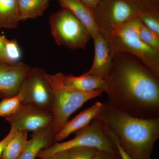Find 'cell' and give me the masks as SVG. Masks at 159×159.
Listing matches in <instances>:
<instances>
[{
  "label": "cell",
  "instance_id": "6da1fadb",
  "mask_svg": "<svg viewBox=\"0 0 159 159\" xmlns=\"http://www.w3.org/2000/svg\"><path fill=\"white\" fill-rule=\"evenodd\" d=\"M102 90L113 107L131 116L159 118V74L132 54L117 52Z\"/></svg>",
  "mask_w": 159,
  "mask_h": 159
},
{
  "label": "cell",
  "instance_id": "7a4b0ae2",
  "mask_svg": "<svg viewBox=\"0 0 159 159\" xmlns=\"http://www.w3.org/2000/svg\"><path fill=\"white\" fill-rule=\"evenodd\" d=\"M96 118L113 134L132 159H151L155 143L159 139V118L131 116L105 102Z\"/></svg>",
  "mask_w": 159,
  "mask_h": 159
},
{
  "label": "cell",
  "instance_id": "3957f363",
  "mask_svg": "<svg viewBox=\"0 0 159 159\" xmlns=\"http://www.w3.org/2000/svg\"><path fill=\"white\" fill-rule=\"evenodd\" d=\"M141 24L137 18L101 33L107 41L112 55L117 52L132 54L159 74V53L142 41L139 34Z\"/></svg>",
  "mask_w": 159,
  "mask_h": 159
},
{
  "label": "cell",
  "instance_id": "277c9868",
  "mask_svg": "<svg viewBox=\"0 0 159 159\" xmlns=\"http://www.w3.org/2000/svg\"><path fill=\"white\" fill-rule=\"evenodd\" d=\"M53 93L52 126L57 134L62 128L69 118L89 100L102 96L101 89L84 92L70 88L61 82L57 74H47Z\"/></svg>",
  "mask_w": 159,
  "mask_h": 159
},
{
  "label": "cell",
  "instance_id": "5b68a950",
  "mask_svg": "<svg viewBox=\"0 0 159 159\" xmlns=\"http://www.w3.org/2000/svg\"><path fill=\"white\" fill-rule=\"evenodd\" d=\"M75 137L67 142H57L41 152L38 157L43 159L60 152L77 147H88L111 153H118L116 147L102 122L95 118L89 125L74 133Z\"/></svg>",
  "mask_w": 159,
  "mask_h": 159
},
{
  "label": "cell",
  "instance_id": "8992f818",
  "mask_svg": "<svg viewBox=\"0 0 159 159\" xmlns=\"http://www.w3.org/2000/svg\"><path fill=\"white\" fill-rule=\"evenodd\" d=\"M51 34L58 46L72 50L85 49L91 34L69 9H62L51 15L49 19Z\"/></svg>",
  "mask_w": 159,
  "mask_h": 159
},
{
  "label": "cell",
  "instance_id": "52a82bcc",
  "mask_svg": "<svg viewBox=\"0 0 159 159\" xmlns=\"http://www.w3.org/2000/svg\"><path fill=\"white\" fill-rule=\"evenodd\" d=\"M142 8L134 0H101L92 11L102 32L139 18Z\"/></svg>",
  "mask_w": 159,
  "mask_h": 159
},
{
  "label": "cell",
  "instance_id": "ba28073f",
  "mask_svg": "<svg viewBox=\"0 0 159 159\" xmlns=\"http://www.w3.org/2000/svg\"><path fill=\"white\" fill-rule=\"evenodd\" d=\"M47 75L42 68L31 67L19 93L22 97L23 104L33 106L51 112L53 93Z\"/></svg>",
  "mask_w": 159,
  "mask_h": 159
},
{
  "label": "cell",
  "instance_id": "9c48e42d",
  "mask_svg": "<svg viewBox=\"0 0 159 159\" xmlns=\"http://www.w3.org/2000/svg\"><path fill=\"white\" fill-rule=\"evenodd\" d=\"M5 119L15 130L28 133L47 127L53 122L51 112L23 103L14 114Z\"/></svg>",
  "mask_w": 159,
  "mask_h": 159
},
{
  "label": "cell",
  "instance_id": "30bf717a",
  "mask_svg": "<svg viewBox=\"0 0 159 159\" xmlns=\"http://www.w3.org/2000/svg\"><path fill=\"white\" fill-rule=\"evenodd\" d=\"M31 67L19 61L15 63L0 62V97L2 99L16 96Z\"/></svg>",
  "mask_w": 159,
  "mask_h": 159
},
{
  "label": "cell",
  "instance_id": "8fae6325",
  "mask_svg": "<svg viewBox=\"0 0 159 159\" xmlns=\"http://www.w3.org/2000/svg\"><path fill=\"white\" fill-rule=\"evenodd\" d=\"M94 43L93 61L87 74L105 80L112 65V55L107 41L102 33L93 39Z\"/></svg>",
  "mask_w": 159,
  "mask_h": 159
},
{
  "label": "cell",
  "instance_id": "7c38bea8",
  "mask_svg": "<svg viewBox=\"0 0 159 159\" xmlns=\"http://www.w3.org/2000/svg\"><path fill=\"white\" fill-rule=\"evenodd\" d=\"M56 133L52 125L32 132L21 155L18 159H35L41 152L49 148L55 141Z\"/></svg>",
  "mask_w": 159,
  "mask_h": 159
},
{
  "label": "cell",
  "instance_id": "4fadbf2b",
  "mask_svg": "<svg viewBox=\"0 0 159 159\" xmlns=\"http://www.w3.org/2000/svg\"><path fill=\"white\" fill-rule=\"evenodd\" d=\"M102 106V102L97 101L94 105L80 113L72 120H68L56 134L55 142H61L71 134L87 126L99 115Z\"/></svg>",
  "mask_w": 159,
  "mask_h": 159
},
{
  "label": "cell",
  "instance_id": "5bb4252c",
  "mask_svg": "<svg viewBox=\"0 0 159 159\" xmlns=\"http://www.w3.org/2000/svg\"><path fill=\"white\" fill-rule=\"evenodd\" d=\"M62 8L69 9L85 26L93 39L101 30L94 18L93 11L80 0H58Z\"/></svg>",
  "mask_w": 159,
  "mask_h": 159
},
{
  "label": "cell",
  "instance_id": "9a60e30c",
  "mask_svg": "<svg viewBox=\"0 0 159 159\" xmlns=\"http://www.w3.org/2000/svg\"><path fill=\"white\" fill-rule=\"evenodd\" d=\"M57 74L64 85L80 92H90L99 89L102 90L105 83L104 80L89 75L86 73L79 76L66 75L61 73H57Z\"/></svg>",
  "mask_w": 159,
  "mask_h": 159
},
{
  "label": "cell",
  "instance_id": "2e32d148",
  "mask_svg": "<svg viewBox=\"0 0 159 159\" xmlns=\"http://www.w3.org/2000/svg\"><path fill=\"white\" fill-rule=\"evenodd\" d=\"M20 22L18 0H0V29H16Z\"/></svg>",
  "mask_w": 159,
  "mask_h": 159
},
{
  "label": "cell",
  "instance_id": "e0dca14e",
  "mask_svg": "<svg viewBox=\"0 0 159 159\" xmlns=\"http://www.w3.org/2000/svg\"><path fill=\"white\" fill-rule=\"evenodd\" d=\"M49 0H18L20 21L42 16L49 6Z\"/></svg>",
  "mask_w": 159,
  "mask_h": 159
},
{
  "label": "cell",
  "instance_id": "ac0fdd59",
  "mask_svg": "<svg viewBox=\"0 0 159 159\" xmlns=\"http://www.w3.org/2000/svg\"><path fill=\"white\" fill-rule=\"evenodd\" d=\"M28 132H15L6 145L1 159H18L24 151L28 141Z\"/></svg>",
  "mask_w": 159,
  "mask_h": 159
},
{
  "label": "cell",
  "instance_id": "d6986e66",
  "mask_svg": "<svg viewBox=\"0 0 159 159\" xmlns=\"http://www.w3.org/2000/svg\"><path fill=\"white\" fill-rule=\"evenodd\" d=\"M2 99L0 102V118H5L14 114L22 103V97L20 93L16 96Z\"/></svg>",
  "mask_w": 159,
  "mask_h": 159
},
{
  "label": "cell",
  "instance_id": "ffe728a7",
  "mask_svg": "<svg viewBox=\"0 0 159 159\" xmlns=\"http://www.w3.org/2000/svg\"><path fill=\"white\" fill-rule=\"evenodd\" d=\"M139 18L148 29L159 35V11H152L142 8Z\"/></svg>",
  "mask_w": 159,
  "mask_h": 159
},
{
  "label": "cell",
  "instance_id": "44dd1931",
  "mask_svg": "<svg viewBox=\"0 0 159 159\" xmlns=\"http://www.w3.org/2000/svg\"><path fill=\"white\" fill-rule=\"evenodd\" d=\"M4 52L6 62L15 63L19 62L22 57V52L17 40L9 39L4 37Z\"/></svg>",
  "mask_w": 159,
  "mask_h": 159
},
{
  "label": "cell",
  "instance_id": "7402d4cb",
  "mask_svg": "<svg viewBox=\"0 0 159 159\" xmlns=\"http://www.w3.org/2000/svg\"><path fill=\"white\" fill-rule=\"evenodd\" d=\"M142 41L151 48L159 53V35L148 29L142 23L139 31Z\"/></svg>",
  "mask_w": 159,
  "mask_h": 159
},
{
  "label": "cell",
  "instance_id": "603a6c76",
  "mask_svg": "<svg viewBox=\"0 0 159 159\" xmlns=\"http://www.w3.org/2000/svg\"><path fill=\"white\" fill-rule=\"evenodd\" d=\"M97 149L88 147H77L68 150L69 159H92Z\"/></svg>",
  "mask_w": 159,
  "mask_h": 159
},
{
  "label": "cell",
  "instance_id": "cb8c5ba5",
  "mask_svg": "<svg viewBox=\"0 0 159 159\" xmlns=\"http://www.w3.org/2000/svg\"><path fill=\"white\" fill-rule=\"evenodd\" d=\"M143 9L159 11V0H134Z\"/></svg>",
  "mask_w": 159,
  "mask_h": 159
},
{
  "label": "cell",
  "instance_id": "d4e9b609",
  "mask_svg": "<svg viewBox=\"0 0 159 159\" xmlns=\"http://www.w3.org/2000/svg\"><path fill=\"white\" fill-rule=\"evenodd\" d=\"M92 159H121V157L119 153L97 150Z\"/></svg>",
  "mask_w": 159,
  "mask_h": 159
},
{
  "label": "cell",
  "instance_id": "484cf974",
  "mask_svg": "<svg viewBox=\"0 0 159 159\" xmlns=\"http://www.w3.org/2000/svg\"><path fill=\"white\" fill-rule=\"evenodd\" d=\"M106 129L107 132H108V134H109L111 138L112 139L115 145H116L117 151H118V153H119V155H120V157H121V159H132L126 153V152H125V151L122 149L121 146H120L119 143H118V141H117L116 139L115 138V136L111 132L107 129L106 128Z\"/></svg>",
  "mask_w": 159,
  "mask_h": 159
},
{
  "label": "cell",
  "instance_id": "4316f807",
  "mask_svg": "<svg viewBox=\"0 0 159 159\" xmlns=\"http://www.w3.org/2000/svg\"><path fill=\"white\" fill-rule=\"evenodd\" d=\"M15 131L14 129L11 127L9 133L7 134V135L4 139L0 141V159H1L3 151H4L6 145L11 137L14 134Z\"/></svg>",
  "mask_w": 159,
  "mask_h": 159
},
{
  "label": "cell",
  "instance_id": "83f0119b",
  "mask_svg": "<svg viewBox=\"0 0 159 159\" xmlns=\"http://www.w3.org/2000/svg\"><path fill=\"white\" fill-rule=\"evenodd\" d=\"M43 159H69L68 151L60 152Z\"/></svg>",
  "mask_w": 159,
  "mask_h": 159
},
{
  "label": "cell",
  "instance_id": "f1b7e54d",
  "mask_svg": "<svg viewBox=\"0 0 159 159\" xmlns=\"http://www.w3.org/2000/svg\"><path fill=\"white\" fill-rule=\"evenodd\" d=\"M4 37L5 36L0 35V62H7L4 52Z\"/></svg>",
  "mask_w": 159,
  "mask_h": 159
},
{
  "label": "cell",
  "instance_id": "f546056e",
  "mask_svg": "<svg viewBox=\"0 0 159 159\" xmlns=\"http://www.w3.org/2000/svg\"><path fill=\"white\" fill-rule=\"evenodd\" d=\"M92 10H93L101 0H80Z\"/></svg>",
  "mask_w": 159,
  "mask_h": 159
},
{
  "label": "cell",
  "instance_id": "4dcf8cb0",
  "mask_svg": "<svg viewBox=\"0 0 159 159\" xmlns=\"http://www.w3.org/2000/svg\"><path fill=\"white\" fill-rule=\"evenodd\" d=\"M0 99H2V98H1V97H0Z\"/></svg>",
  "mask_w": 159,
  "mask_h": 159
}]
</instances>
